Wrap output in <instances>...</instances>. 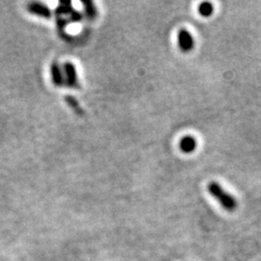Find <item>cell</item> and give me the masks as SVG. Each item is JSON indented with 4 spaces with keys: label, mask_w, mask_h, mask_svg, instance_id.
<instances>
[{
    "label": "cell",
    "mask_w": 261,
    "mask_h": 261,
    "mask_svg": "<svg viewBox=\"0 0 261 261\" xmlns=\"http://www.w3.org/2000/svg\"><path fill=\"white\" fill-rule=\"evenodd\" d=\"M207 191L226 211L232 212L237 208V200L233 196L228 194L218 182H210Z\"/></svg>",
    "instance_id": "cell-1"
},
{
    "label": "cell",
    "mask_w": 261,
    "mask_h": 261,
    "mask_svg": "<svg viewBox=\"0 0 261 261\" xmlns=\"http://www.w3.org/2000/svg\"><path fill=\"white\" fill-rule=\"evenodd\" d=\"M62 69H63L65 84H67V86L73 89L80 88L79 75H77L75 66L72 62H65L63 64Z\"/></svg>",
    "instance_id": "cell-2"
},
{
    "label": "cell",
    "mask_w": 261,
    "mask_h": 261,
    "mask_svg": "<svg viewBox=\"0 0 261 261\" xmlns=\"http://www.w3.org/2000/svg\"><path fill=\"white\" fill-rule=\"evenodd\" d=\"M177 43L179 48L184 53L193 50L196 45L193 35L185 28H182L178 31Z\"/></svg>",
    "instance_id": "cell-3"
},
{
    "label": "cell",
    "mask_w": 261,
    "mask_h": 261,
    "mask_svg": "<svg viewBox=\"0 0 261 261\" xmlns=\"http://www.w3.org/2000/svg\"><path fill=\"white\" fill-rule=\"evenodd\" d=\"M28 11L30 14L35 15V16L43 18V19H50L53 16V12H51V10L49 9V7L41 2L29 3L28 5Z\"/></svg>",
    "instance_id": "cell-4"
},
{
    "label": "cell",
    "mask_w": 261,
    "mask_h": 261,
    "mask_svg": "<svg viewBox=\"0 0 261 261\" xmlns=\"http://www.w3.org/2000/svg\"><path fill=\"white\" fill-rule=\"evenodd\" d=\"M50 75H51L53 84L57 87H61L63 86V84H65L63 69L57 61H54L50 65Z\"/></svg>",
    "instance_id": "cell-5"
},
{
    "label": "cell",
    "mask_w": 261,
    "mask_h": 261,
    "mask_svg": "<svg viewBox=\"0 0 261 261\" xmlns=\"http://www.w3.org/2000/svg\"><path fill=\"white\" fill-rule=\"evenodd\" d=\"M179 147L182 152H184L186 154H191L196 151V147H197V141L194 137L186 136V137H183L180 140Z\"/></svg>",
    "instance_id": "cell-6"
},
{
    "label": "cell",
    "mask_w": 261,
    "mask_h": 261,
    "mask_svg": "<svg viewBox=\"0 0 261 261\" xmlns=\"http://www.w3.org/2000/svg\"><path fill=\"white\" fill-rule=\"evenodd\" d=\"M83 6H84V15L89 20H94L98 16V10L96 8L95 3L89 0L83 1Z\"/></svg>",
    "instance_id": "cell-7"
},
{
    "label": "cell",
    "mask_w": 261,
    "mask_h": 261,
    "mask_svg": "<svg viewBox=\"0 0 261 261\" xmlns=\"http://www.w3.org/2000/svg\"><path fill=\"white\" fill-rule=\"evenodd\" d=\"M74 10L71 1H60L56 7V15L57 17L70 16Z\"/></svg>",
    "instance_id": "cell-8"
},
{
    "label": "cell",
    "mask_w": 261,
    "mask_h": 261,
    "mask_svg": "<svg viewBox=\"0 0 261 261\" xmlns=\"http://www.w3.org/2000/svg\"><path fill=\"white\" fill-rule=\"evenodd\" d=\"M197 10H198V13L201 17L209 18L214 13V6L210 2H202L201 4H199Z\"/></svg>",
    "instance_id": "cell-9"
},
{
    "label": "cell",
    "mask_w": 261,
    "mask_h": 261,
    "mask_svg": "<svg viewBox=\"0 0 261 261\" xmlns=\"http://www.w3.org/2000/svg\"><path fill=\"white\" fill-rule=\"evenodd\" d=\"M69 23H70V20H69V19H66L64 17H56V25H57L58 32L60 33L61 37H65V36H67L65 29Z\"/></svg>",
    "instance_id": "cell-10"
},
{
    "label": "cell",
    "mask_w": 261,
    "mask_h": 261,
    "mask_svg": "<svg viewBox=\"0 0 261 261\" xmlns=\"http://www.w3.org/2000/svg\"><path fill=\"white\" fill-rule=\"evenodd\" d=\"M65 100L66 103H68L69 107H71L76 113H79V114H82V113H83V110H82L80 103L75 100L74 97H72V96H67L65 98Z\"/></svg>",
    "instance_id": "cell-11"
},
{
    "label": "cell",
    "mask_w": 261,
    "mask_h": 261,
    "mask_svg": "<svg viewBox=\"0 0 261 261\" xmlns=\"http://www.w3.org/2000/svg\"><path fill=\"white\" fill-rule=\"evenodd\" d=\"M70 17V22L71 21H73V22H79V21H81L83 18H84V16H83V14L81 13V12H79V11H75L74 10L73 12H72V14L69 16Z\"/></svg>",
    "instance_id": "cell-12"
}]
</instances>
